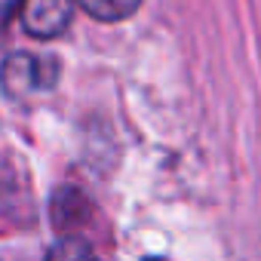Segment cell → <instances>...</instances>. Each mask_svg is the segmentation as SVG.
Here are the masks:
<instances>
[{
    "label": "cell",
    "instance_id": "5",
    "mask_svg": "<svg viewBox=\"0 0 261 261\" xmlns=\"http://www.w3.org/2000/svg\"><path fill=\"white\" fill-rule=\"evenodd\" d=\"M22 10V0H0V31H4Z\"/></svg>",
    "mask_w": 261,
    "mask_h": 261
},
{
    "label": "cell",
    "instance_id": "2",
    "mask_svg": "<svg viewBox=\"0 0 261 261\" xmlns=\"http://www.w3.org/2000/svg\"><path fill=\"white\" fill-rule=\"evenodd\" d=\"M19 16L28 34L49 40V37H59L71 25L74 0H22Z\"/></svg>",
    "mask_w": 261,
    "mask_h": 261
},
{
    "label": "cell",
    "instance_id": "1",
    "mask_svg": "<svg viewBox=\"0 0 261 261\" xmlns=\"http://www.w3.org/2000/svg\"><path fill=\"white\" fill-rule=\"evenodd\" d=\"M59 80V62L49 56H34V53H13L0 65V83L10 95H31V92H46Z\"/></svg>",
    "mask_w": 261,
    "mask_h": 261
},
{
    "label": "cell",
    "instance_id": "3",
    "mask_svg": "<svg viewBox=\"0 0 261 261\" xmlns=\"http://www.w3.org/2000/svg\"><path fill=\"white\" fill-rule=\"evenodd\" d=\"M80 10H86L92 19H101V22H120V19H129L142 0H74Z\"/></svg>",
    "mask_w": 261,
    "mask_h": 261
},
{
    "label": "cell",
    "instance_id": "4",
    "mask_svg": "<svg viewBox=\"0 0 261 261\" xmlns=\"http://www.w3.org/2000/svg\"><path fill=\"white\" fill-rule=\"evenodd\" d=\"M53 212H56V224H62V227L77 224V221L86 218V200H83L77 191L65 188V191L53 200Z\"/></svg>",
    "mask_w": 261,
    "mask_h": 261
}]
</instances>
